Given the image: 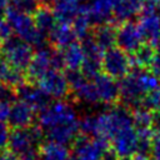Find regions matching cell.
I'll list each match as a JSON object with an SVG mask.
<instances>
[{"label": "cell", "instance_id": "cell-1", "mask_svg": "<svg viewBox=\"0 0 160 160\" xmlns=\"http://www.w3.org/2000/svg\"><path fill=\"white\" fill-rule=\"evenodd\" d=\"M38 121L48 141L66 146L79 136V120L75 109L65 100L50 102L48 108L39 112Z\"/></svg>", "mask_w": 160, "mask_h": 160}, {"label": "cell", "instance_id": "cell-2", "mask_svg": "<svg viewBox=\"0 0 160 160\" xmlns=\"http://www.w3.org/2000/svg\"><path fill=\"white\" fill-rule=\"evenodd\" d=\"M5 21L10 25L12 32L25 42L30 44L31 46H38L39 49L45 48L46 36L36 29L31 15L18 11L9 6L6 10Z\"/></svg>", "mask_w": 160, "mask_h": 160}, {"label": "cell", "instance_id": "cell-3", "mask_svg": "<svg viewBox=\"0 0 160 160\" xmlns=\"http://www.w3.org/2000/svg\"><path fill=\"white\" fill-rule=\"evenodd\" d=\"M99 120V138L112 140L120 131L134 128L132 111L124 105L114 106L110 110L98 114Z\"/></svg>", "mask_w": 160, "mask_h": 160}, {"label": "cell", "instance_id": "cell-4", "mask_svg": "<svg viewBox=\"0 0 160 160\" xmlns=\"http://www.w3.org/2000/svg\"><path fill=\"white\" fill-rule=\"evenodd\" d=\"M2 59L10 64L12 68L19 69L21 71L26 70L30 61L34 58V49L30 44L25 42L16 35L6 39L1 48Z\"/></svg>", "mask_w": 160, "mask_h": 160}, {"label": "cell", "instance_id": "cell-5", "mask_svg": "<svg viewBox=\"0 0 160 160\" xmlns=\"http://www.w3.org/2000/svg\"><path fill=\"white\" fill-rule=\"evenodd\" d=\"M111 149L110 141L104 138H86L79 135L72 142L74 155L79 160H102Z\"/></svg>", "mask_w": 160, "mask_h": 160}, {"label": "cell", "instance_id": "cell-6", "mask_svg": "<svg viewBox=\"0 0 160 160\" xmlns=\"http://www.w3.org/2000/svg\"><path fill=\"white\" fill-rule=\"evenodd\" d=\"M132 69L131 59L129 54L119 48H111L104 52L102 56V71L112 79H124L130 74Z\"/></svg>", "mask_w": 160, "mask_h": 160}, {"label": "cell", "instance_id": "cell-7", "mask_svg": "<svg viewBox=\"0 0 160 160\" xmlns=\"http://www.w3.org/2000/svg\"><path fill=\"white\" fill-rule=\"evenodd\" d=\"M119 90L120 100L125 108L135 110L141 106V100L145 92L134 71L119 81Z\"/></svg>", "mask_w": 160, "mask_h": 160}, {"label": "cell", "instance_id": "cell-8", "mask_svg": "<svg viewBox=\"0 0 160 160\" xmlns=\"http://www.w3.org/2000/svg\"><path fill=\"white\" fill-rule=\"evenodd\" d=\"M116 45L119 49L131 55L144 45V38L138 24L132 21L121 24L116 30Z\"/></svg>", "mask_w": 160, "mask_h": 160}, {"label": "cell", "instance_id": "cell-9", "mask_svg": "<svg viewBox=\"0 0 160 160\" xmlns=\"http://www.w3.org/2000/svg\"><path fill=\"white\" fill-rule=\"evenodd\" d=\"M38 86L42 89L50 98L62 100L69 95L70 86L66 75L60 70H50L39 82Z\"/></svg>", "mask_w": 160, "mask_h": 160}, {"label": "cell", "instance_id": "cell-10", "mask_svg": "<svg viewBox=\"0 0 160 160\" xmlns=\"http://www.w3.org/2000/svg\"><path fill=\"white\" fill-rule=\"evenodd\" d=\"M111 149L121 160H129L138 152L139 138L135 128H130L120 131L110 141Z\"/></svg>", "mask_w": 160, "mask_h": 160}, {"label": "cell", "instance_id": "cell-11", "mask_svg": "<svg viewBox=\"0 0 160 160\" xmlns=\"http://www.w3.org/2000/svg\"><path fill=\"white\" fill-rule=\"evenodd\" d=\"M51 49L41 48L39 49L35 54L32 60L30 61L29 66L25 70L26 80L28 82H39L50 70H52V64H51Z\"/></svg>", "mask_w": 160, "mask_h": 160}, {"label": "cell", "instance_id": "cell-12", "mask_svg": "<svg viewBox=\"0 0 160 160\" xmlns=\"http://www.w3.org/2000/svg\"><path fill=\"white\" fill-rule=\"evenodd\" d=\"M138 26L146 44L160 46V20L156 10H141Z\"/></svg>", "mask_w": 160, "mask_h": 160}, {"label": "cell", "instance_id": "cell-13", "mask_svg": "<svg viewBox=\"0 0 160 160\" xmlns=\"http://www.w3.org/2000/svg\"><path fill=\"white\" fill-rule=\"evenodd\" d=\"M18 98L31 106L35 111H42L50 105V96L39 86H34L30 82H25L16 88Z\"/></svg>", "mask_w": 160, "mask_h": 160}, {"label": "cell", "instance_id": "cell-14", "mask_svg": "<svg viewBox=\"0 0 160 160\" xmlns=\"http://www.w3.org/2000/svg\"><path fill=\"white\" fill-rule=\"evenodd\" d=\"M35 119V110L26 102L19 100L10 106L9 126L12 129H28L31 128Z\"/></svg>", "mask_w": 160, "mask_h": 160}, {"label": "cell", "instance_id": "cell-15", "mask_svg": "<svg viewBox=\"0 0 160 160\" xmlns=\"http://www.w3.org/2000/svg\"><path fill=\"white\" fill-rule=\"evenodd\" d=\"M99 99L104 104H115L120 99V90H119V82H116L115 79L110 78L106 74H99L96 78L92 79Z\"/></svg>", "mask_w": 160, "mask_h": 160}, {"label": "cell", "instance_id": "cell-16", "mask_svg": "<svg viewBox=\"0 0 160 160\" xmlns=\"http://www.w3.org/2000/svg\"><path fill=\"white\" fill-rule=\"evenodd\" d=\"M80 2L81 0H52L51 8L55 12L58 22L71 24L80 11L82 5Z\"/></svg>", "mask_w": 160, "mask_h": 160}, {"label": "cell", "instance_id": "cell-17", "mask_svg": "<svg viewBox=\"0 0 160 160\" xmlns=\"http://www.w3.org/2000/svg\"><path fill=\"white\" fill-rule=\"evenodd\" d=\"M141 0H118L114 6L112 19L120 24L129 22L135 16L141 14Z\"/></svg>", "mask_w": 160, "mask_h": 160}, {"label": "cell", "instance_id": "cell-18", "mask_svg": "<svg viewBox=\"0 0 160 160\" xmlns=\"http://www.w3.org/2000/svg\"><path fill=\"white\" fill-rule=\"evenodd\" d=\"M32 20L36 29L45 36H49V34L58 24V19L55 16L52 8L46 4H41L36 9V11L32 14Z\"/></svg>", "mask_w": 160, "mask_h": 160}, {"label": "cell", "instance_id": "cell-19", "mask_svg": "<svg viewBox=\"0 0 160 160\" xmlns=\"http://www.w3.org/2000/svg\"><path fill=\"white\" fill-rule=\"evenodd\" d=\"M76 34L70 24L58 22L52 31L49 34V40L51 45L58 50H64L76 40Z\"/></svg>", "mask_w": 160, "mask_h": 160}, {"label": "cell", "instance_id": "cell-20", "mask_svg": "<svg viewBox=\"0 0 160 160\" xmlns=\"http://www.w3.org/2000/svg\"><path fill=\"white\" fill-rule=\"evenodd\" d=\"M74 95V98L81 102H86V104H96L100 101L99 99V94L96 90V86L94 84V81H91L90 79H84L79 85H76L75 88H72L70 90Z\"/></svg>", "mask_w": 160, "mask_h": 160}, {"label": "cell", "instance_id": "cell-21", "mask_svg": "<svg viewBox=\"0 0 160 160\" xmlns=\"http://www.w3.org/2000/svg\"><path fill=\"white\" fill-rule=\"evenodd\" d=\"M92 38L98 46L105 52L106 50L114 48L116 44V30L111 24H104L95 28Z\"/></svg>", "mask_w": 160, "mask_h": 160}, {"label": "cell", "instance_id": "cell-22", "mask_svg": "<svg viewBox=\"0 0 160 160\" xmlns=\"http://www.w3.org/2000/svg\"><path fill=\"white\" fill-rule=\"evenodd\" d=\"M0 81L11 85L15 89L18 86L28 82L25 72L19 69L12 68L4 59H0Z\"/></svg>", "mask_w": 160, "mask_h": 160}, {"label": "cell", "instance_id": "cell-23", "mask_svg": "<svg viewBox=\"0 0 160 160\" xmlns=\"http://www.w3.org/2000/svg\"><path fill=\"white\" fill-rule=\"evenodd\" d=\"M61 51H62L65 66L68 68V70H81L85 60V54L81 48V44L74 42Z\"/></svg>", "mask_w": 160, "mask_h": 160}, {"label": "cell", "instance_id": "cell-24", "mask_svg": "<svg viewBox=\"0 0 160 160\" xmlns=\"http://www.w3.org/2000/svg\"><path fill=\"white\" fill-rule=\"evenodd\" d=\"M40 160H68L70 156L69 150L65 145L46 141L41 145L40 150Z\"/></svg>", "mask_w": 160, "mask_h": 160}, {"label": "cell", "instance_id": "cell-25", "mask_svg": "<svg viewBox=\"0 0 160 160\" xmlns=\"http://www.w3.org/2000/svg\"><path fill=\"white\" fill-rule=\"evenodd\" d=\"M92 26L90 15H89V8L88 4H82L80 8V11L78 14V16L75 18V20L72 21V29L76 34L78 38H80L81 40L85 39L86 36L90 35V28Z\"/></svg>", "mask_w": 160, "mask_h": 160}, {"label": "cell", "instance_id": "cell-26", "mask_svg": "<svg viewBox=\"0 0 160 160\" xmlns=\"http://www.w3.org/2000/svg\"><path fill=\"white\" fill-rule=\"evenodd\" d=\"M155 49L154 46L149 45V44H144L141 45L131 56V65L132 68H138V69H144V68H150L152 56H154Z\"/></svg>", "mask_w": 160, "mask_h": 160}, {"label": "cell", "instance_id": "cell-27", "mask_svg": "<svg viewBox=\"0 0 160 160\" xmlns=\"http://www.w3.org/2000/svg\"><path fill=\"white\" fill-rule=\"evenodd\" d=\"M79 132L86 138H99L98 115H84L79 120Z\"/></svg>", "mask_w": 160, "mask_h": 160}, {"label": "cell", "instance_id": "cell-28", "mask_svg": "<svg viewBox=\"0 0 160 160\" xmlns=\"http://www.w3.org/2000/svg\"><path fill=\"white\" fill-rule=\"evenodd\" d=\"M132 120H134V128L136 130L152 129L154 112H151V111L146 110L145 108L140 106V108L132 110Z\"/></svg>", "mask_w": 160, "mask_h": 160}, {"label": "cell", "instance_id": "cell-29", "mask_svg": "<svg viewBox=\"0 0 160 160\" xmlns=\"http://www.w3.org/2000/svg\"><path fill=\"white\" fill-rule=\"evenodd\" d=\"M141 106L151 112H160V88L146 92L141 100Z\"/></svg>", "mask_w": 160, "mask_h": 160}, {"label": "cell", "instance_id": "cell-30", "mask_svg": "<svg viewBox=\"0 0 160 160\" xmlns=\"http://www.w3.org/2000/svg\"><path fill=\"white\" fill-rule=\"evenodd\" d=\"M40 5V0H10V8L29 15L34 14Z\"/></svg>", "mask_w": 160, "mask_h": 160}, {"label": "cell", "instance_id": "cell-31", "mask_svg": "<svg viewBox=\"0 0 160 160\" xmlns=\"http://www.w3.org/2000/svg\"><path fill=\"white\" fill-rule=\"evenodd\" d=\"M18 95H16V89L9 84L1 82L0 81V102L2 104H8V105H12L16 100Z\"/></svg>", "mask_w": 160, "mask_h": 160}, {"label": "cell", "instance_id": "cell-32", "mask_svg": "<svg viewBox=\"0 0 160 160\" xmlns=\"http://www.w3.org/2000/svg\"><path fill=\"white\" fill-rule=\"evenodd\" d=\"M10 128L5 122H0V151H2L8 145H9V139H10Z\"/></svg>", "mask_w": 160, "mask_h": 160}, {"label": "cell", "instance_id": "cell-33", "mask_svg": "<svg viewBox=\"0 0 160 160\" xmlns=\"http://www.w3.org/2000/svg\"><path fill=\"white\" fill-rule=\"evenodd\" d=\"M151 160H160V132H155L151 141Z\"/></svg>", "mask_w": 160, "mask_h": 160}, {"label": "cell", "instance_id": "cell-34", "mask_svg": "<svg viewBox=\"0 0 160 160\" xmlns=\"http://www.w3.org/2000/svg\"><path fill=\"white\" fill-rule=\"evenodd\" d=\"M150 70L160 78V46H158L155 49V52H154V56H152V60H151V64H150Z\"/></svg>", "mask_w": 160, "mask_h": 160}, {"label": "cell", "instance_id": "cell-35", "mask_svg": "<svg viewBox=\"0 0 160 160\" xmlns=\"http://www.w3.org/2000/svg\"><path fill=\"white\" fill-rule=\"evenodd\" d=\"M10 106L8 104H2L0 102V122H5L9 119V114H10Z\"/></svg>", "mask_w": 160, "mask_h": 160}, {"label": "cell", "instance_id": "cell-36", "mask_svg": "<svg viewBox=\"0 0 160 160\" xmlns=\"http://www.w3.org/2000/svg\"><path fill=\"white\" fill-rule=\"evenodd\" d=\"M0 160H18V156L10 150H2L0 151Z\"/></svg>", "mask_w": 160, "mask_h": 160}, {"label": "cell", "instance_id": "cell-37", "mask_svg": "<svg viewBox=\"0 0 160 160\" xmlns=\"http://www.w3.org/2000/svg\"><path fill=\"white\" fill-rule=\"evenodd\" d=\"M8 4H10V0H0V8L8 9Z\"/></svg>", "mask_w": 160, "mask_h": 160}, {"label": "cell", "instance_id": "cell-38", "mask_svg": "<svg viewBox=\"0 0 160 160\" xmlns=\"http://www.w3.org/2000/svg\"><path fill=\"white\" fill-rule=\"evenodd\" d=\"M4 41H5V39H4V36H2V34H1V31H0V51H1V48H2Z\"/></svg>", "mask_w": 160, "mask_h": 160}, {"label": "cell", "instance_id": "cell-39", "mask_svg": "<svg viewBox=\"0 0 160 160\" xmlns=\"http://www.w3.org/2000/svg\"><path fill=\"white\" fill-rule=\"evenodd\" d=\"M68 160H79V159H78L75 155H70V156L68 158Z\"/></svg>", "mask_w": 160, "mask_h": 160}, {"label": "cell", "instance_id": "cell-40", "mask_svg": "<svg viewBox=\"0 0 160 160\" xmlns=\"http://www.w3.org/2000/svg\"><path fill=\"white\" fill-rule=\"evenodd\" d=\"M156 12H158V16H159V20H160V5L158 6V10H156Z\"/></svg>", "mask_w": 160, "mask_h": 160}, {"label": "cell", "instance_id": "cell-41", "mask_svg": "<svg viewBox=\"0 0 160 160\" xmlns=\"http://www.w3.org/2000/svg\"><path fill=\"white\" fill-rule=\"evenodd\" d=\"M21 160H22V159H21Z\"/></svg>", "mask_w": 160, "mask_h": 160}]
</instances>
